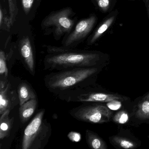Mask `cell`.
<instances>
[{"label":"cell","instance_id":"obj_18","mask_svg":"<svg viewBox=\"0 0 149 149\" xmlns=\"http://www.w3.org/2000/svg\"><path fill=\"white\" fill-rule=\"evenodd\" d=\"M113 120L115 123L119 124H124L126 123L129 120V115L125 111H121L115 115Z\"/></svg>","mask_w":149,"mask_h":149},{"label":"cell","instance_id":"obj_9","mask_svg":"<svg viewBox=\"0 0 149 149\" xmlns=\"http://www.w3.org/2000/svg\"><path fill=\"white\" fill-rule=\"evenodd\" d=\"M22 62L29 74H36V60L31 42L29 37H25L21 41L19 47Z\"/></svg>","mask_w":149,"mask_h":149},{"label":"cell","instance_id":"obj_12","mask_svg":"<svg viewBox=\"0 0 149 149\" xmlns=\"http://www.w3.org/2000/svg\"><path fill=\"white\" fill-rule=\"evenodd\" d=\"M37 105L38 98L31 99L20 106L19 116L22 123H25L29 120L35 112Z\"/></svg>","mask_w":149,"mask_h":149},{"label":"cell","instance_id":"obj_13","mask_svg":"<svg viewBox=\"0 0 149 149\" xmlns=\"http://www.w3.org/2000/svg\"><path fill=\"white\" fill-rule=\"evenodd\" d=\"M85 138L89 147L94 149H107V144L95 132L90 130H86Z\"/></svg>","mask_w":149,"mask_h":149},{"label":"cell","instance_id":"obj_3","mask_svg":"<svg viewBox=\"0 0 149 149\" xmlns=\"http://www.w3.org/2000/svg\"><path fill=\"white\" fill-rule=\"evenodd\" d=\"M46 110L42 109L24 130L22 141V149H43L52 135L50 123L44 118Z\"/></svg>","mask_w":149,"mask_h":149},{"label":"cell","instance_id":"obj_8","mask_svg":"<svg viewBox=\"0 0 149 149\" xmlns=\"http://www.w3.org/2000/svg\"><path fill=\"white\" fill-rule=\"evenodd\" d=\"M96 21L95 16L83 20L76 26L73 33L67 38L64 46L65 47H70L74 43L86 37L92 30Z\"/></svg>","mask_w":149,"mask_h":149},{"label":"cell","instance_id":"obj_21","mask_svg":"<svg viewBox=\"0 0 149 149\" xmlns=\"http://www.w3.org/2000/svg\"><path fill=\"white\" fill-rule=\"evenodd\" d=\"M69 139L74 143H78L81 139V135L79 132L75 131H71L68 135Z\"/></svg>","mask_w":149,"mask_h":149},{"label":"cell","instance_id":"obj_23","mask_svg":"<svg viewBox=\"0 0 149 149\" xmlns=\"http://www.w3.org/2000/svg\"><path fill=\"white\" fill-rule=\"evenodd\" d=\"M2 18H3V13H2V10H0V24L1 25L2 21Z\"/></svg>","mask_w":149,"mask_h":149},{"label":"cell","instance_id":"obj_16","mask_svg":"<svg viewBox=\"0 0 149 149\" xmlns=\"http://www.w3.org/2000/svg\"><path fill=\"white\" fill-rule=\"evenodd\" d=\"M10 70L8 69L5 52H0V81H7Z\"/></svg>","mask_w":149,"mask_h":149},{"label":"cell","instance_id":"obj_5","mask_svg":"<svg viewBox=\"0 0 149 149\" xmlns=\"http://www.w3.org/2000/svg\"><path fill=\"white\" fill-rule=\"evenodd\" d=\"M99 103L85 102L69 111V114L76 120L91 123L101 124L109 121L112 112L104 104Z\"/></svg>","mask_w":149,"mask_h":149},{"label":"cell","instance_id":"obj_1","mask_svg":"<svg viewBox=\"0 0 149 149\" xmlns=\"http://www.w3.org/2000/svg\"><path fill=\"white\" fill-rule=\"evenodd\" d=\"M100 69L98 66L52 72L45 76L44 84L49 91L55 95L81 88L94 84Z\"/></svg>","mask_w":149,"mask_h":149},{"label":"cell","instance_id":"obj_20","mask_svg":"<svg viewBox=\"0 0 149 149\" xmlns=\"http://www.w3.org/2000/svg\"><path fill=\"white\" fill-rule=\"evenodd\" d=\"M111 0H96L99 8L104 12L108 11L110 6Z\"/></svg>","mask_w":149,"mask_h":149},{"label":"cell","instance_id":"obj_10","mask_svg":"<svg viewBox=\"0 0 149 149\" xmlns=\"http://www.w3.org/2000/svg\"><path fill=\"white\" fill-rule=\"evenodd\" d=\"M15 88L19 96L20 106L31 99H37L35 91L26 81L21 80Z\"/></svg>","mask_w":149,"mask_h":149},{"label":"cell","instance_id":"obj_19","mask_svg":"<svg viewBox=\"0 0 149 149\" xmlns=\"http://www.w3.org/2000/svg\"><path fill=\"white\" fill-rule=\"evenodd\" d=\"M121 102L122 101L119 100H113L106 103V106L111 110H118L120 109L122 106Z\"/></svg>","mask_w":149,"mask_h":149},{"label":"cell","instance_id":"obj_15","mask_svg":"<svg viewBox=\"0 0 149 149\" xmlns=\"http://www.w3.org/2000/svg\"><path fill=\"white\" fill-rule=\"evenodd\" d=\"M111 141L115 145L124 149H134L137 145L129 139L119 136H113L111 138Z\"/></svg>","mask_w":149,"mask_h":149},{"label":"cell","instance_id":"obj_7","mask_svg":"<svg viewBox=\"0 0 149 149\" xmlns=\"http://www.w3.org/2000/svg\"><path fill=\"white\" fill-rule=\"evenodd\" d=\"M19 100L16 88L9 80L0 81V115L7 111H12Z\"/></svg>","mask_w":149,"mask_h":149},{"label":"cell","instance_id":"obj_14","mask_svg":"<svg viewBox=\"0 0 149 149\" xmlns=\"http://www.w3.org/2000/svg\"><path fill=\"white\" fill-rule=\"evenodd\" d=\"M116 12L117 11L115 12L112 15L106 19L97 29L90 41L91 44H93L112 25L116 20L117 16Z\"/></svg>","mask_w":149,"mask_h":149},{"label":"cell","instance_id":"obj_25","mask_svg":"<svg viewBox=\"0 0 149 149\" xmlns=\"http://www.w3.org/2000/svg\"><path fill=\"white\" fill-rule=\"evenodd\" d=\"M148 15H149V4H148Z\"/></svg>","mask_w":149,"mask_h":149},{"label":"cell","instance_id":"obj_4","mask_svg":"<svg viewBox=\"0 0 149 149\" xmlns=\"http://www.w3.org/2000/svg\"><path fill=\"white\" fill-rule=\"evenodd\" d=\"M93 84L81 88L63 91L56 95L62 101L67 102L107 103L113 100L124 101L128 97L118 94L101 92L93 87Z\"/></svg>","mask_w":149,"mask_h":149},{"label":"cell","instance_id":"obj_2","mask_svg":"<svg viewBox=\"0 0 149 149\" xmlns=\"http://www.w3.org/2000/svg\"><path fill=\"white\" fill-rule=\"evenodd\" d=\"M102 55L97 52L69 51L61 54L48 55L44 58L45 70H60L77 68L98 67Z\"/></svg>","mask_w":149,"mask_h":149},{"label":"cell","instance_id":"obj_6","mask_svg":"<svg viewBox=\"0 0 149 149\" xmlns=\"http://www.w3.org/2000/svg\"><path fill=\"white\" fill-rule=\"evenodd\" d=\"M71 11L70 8H66L53 14L45 19L43 25L47 27H55L56 33L59 35L69 32L74 24L70 18Z\"/></svg>","mask_w":149,"mask_h":149},{"label":"cell","instance_id":"obj_24","mask_svg":"<svg viewBox=\"0 0 149 149\" xmlns=\"http://www.w3.org/2000/svg\"><path fill=\"white\" fill-rule=\"evenodd\" d=\"M143 99H147L149 100V92L147 93L144 97Z\"/></svg>","mask_w":149,"mask_h":149},{"label":"cell","instance_id":"obj_22","mask_svg":"<svg viewBox=\"0 0 149 149\" xmlns=\"http://www.w3.org/2000/svg\"><path fill=\"white\" fill-rule=\"evenodd\" d=\"M22 2L25 13L27 14L33 6L34 0H22Z\"/></svg>","mask_w":149,"mask_h":149},{"label":"cell","instance_id":"obj_11","mask_svg":"<svg viewBox=\"0 0 149 149\" xmlns=\"http://www.w3.org/2000/svg\"><path fill=\"white\" fill-rule=\"evenodd\" d=\"M11 111H7L0 117V139L4 140L10 136L13 127L14 117H11Z\"/></svg>","mask_w":149,"mask_h":149},{"label":"cell","instance_id":"obj_17","mask_svg":"<svg viewBox=\"0 0 149 149\" xmlns=\"http://www.w3.org/2000/svg\"><path fill=\"white\" fill-rule=\"evenodd\" d=\"M137 117L141 120L149 119V100L143 99L138 107L136 112Z\"/></svg>","mask_w":149,"mask_h":149}]
</instances>
